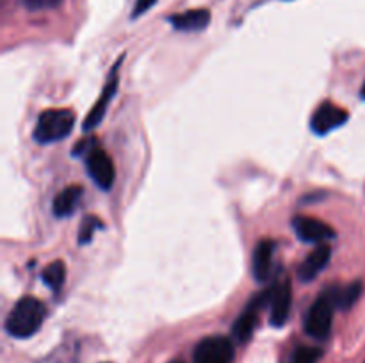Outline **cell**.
<instances>
[{"mask_svg": "<svg viewBox=\"0 0 365 363\" xmlns=\"http://www.w3.org/2000/svg\"><path fill=\"white\" fill-rule=\"evenodd\" d=\"M45 306L32 295L21 298L6 319V331L14 338H29L41 327L45 320Z\"/></svg>", "mask_w": 365, "mask_h": 363, "instance_id": "1", "label": "cell"}, {"mask_svg": "<svg viewBox=\"0 0 365 363\" xmlns=\"http://www.w3.org/2000/svg\"><path fill=\"white\" fill-rule=\"evenodd\" d=\"M155 2H157V0H135L134 11H132V18L141 16V14L146 13V11H148L150 7H152Z\"/></svg>", "mask_w": 365, "mask_h": 363, "instance_id": "20", "label": "cell"}, {"mask_svg": "<svg viewBox=\"0 0 365 363\" xmlns=\"http://www.w3.org/2000/svg\"><path fill=\"white\" fill-rule=\"evenodd\" d=\"M82 192H84V189H82L81 185H70V187L63 189V191L53 198V203H52L53 216L56 217L71 216V214L75 212V209H77L78 201H81Z\"/></svg>", "mask_w": 365, "mask_h": 363, "instance_id": "14", "label": "cell"}, {"mask_svg": "<svg viewBox=\"0 0 365 363\" xmlns=\"http://www.w3.org/2000/svg\"><path fill=\"white\" fill-rule=\"evenodd\" d=\"M331 258V248L328 244H317L316 248L312 249L309 256L303 260V263L298 269L299 280L309 283V281L316 280L321 273L324 270V267L328 265Z\"/></svg>", "mask_w": 365, "mask_h": 363, "instance_id": "10", "label": "cell"}, {"mask_svg": "<svg viewBox=\"0 0 365 363\" xmlns=\"http://www.w3.org/2000/svg\"><path fill=\"white\" fill-rule=\"evenodd\" d=\"M235 349L228 337L216 335V337H207L196 345L195 349V363H232L234 362Z\"/></svg>", "mask_w": 365, "mask_h": 363, "instance_id": "4", "label": "cell"}, {"mask_svg": "<svg viewBox=\"0 0 365 363\" xmlns=\"http://www.w3.org/2000/svg\"><path fill=\"white\" fill-rule=\"evenodd\" d=\"M41 280L45 281L46 287H50L52 290H59L63 287L64 280H66V267H64V262L57 260V262L48 263L45 267L41 274Z\"/></svg>", "mask_w": 365, "mask_h": 363, "instance_id": "15", "label": "cell"}, {"mask_svg": "<svg viewBox=\"0 0 365 363\" xmlns=\"http://www.w3.org/2000/svg\"><path fill=\"white\" fill-rule=\"evenodd\" d=\"M171 363H182V362H171Z\"/></svg>", "mask_w": 365, "mask_h": 363, "instance_id": "22", "label": "cell"}, {"mask_svg": "<svg viewBox=\"0 0 365 363\" xmlns=\"http://www.w3.org/2000/svg\"><path fill=\"white\" fill-rule=\"evenodd\" d=\"M171 25L182 32H200L210 23V13L207 9H191L185 13L173 14L170 18Z\"/></svg>", "mask_w": 365, "mask_h": 363, "instance_id": "13", "label": "cell"}, {"mask_svg": "<svg viewBox=\"0 0 365 363\" xmlns=\"http://www.w3.org/2000/svg\"><path fill=\"white\" fill-rule=\"evenodd\" d=\"M348 110L327 102L323 103V105L317 107V110L312 116V121H310V127H312V130L316 132L317 135H327L328 132L335 130V128H339L341 125H344L346 121H348Z\"/></svg>", "mask_w": 365, "mask_h": 363, "instance_id": "8", "label": "cell"}, {"mask_svg": "<svg viewBox=\"0 0 365 363\" xmlns=\"http://www.w3.org/2000/svg\"><path fill=\"white\" fill-rule=\"evenodd\" d=\"M323 351L319 347H312V345H302L296 349L291 354L287 363H319Z\"/></svg>", "mask_w": 365, "mask_h": 363, "instance_id": "17", "label": "cell"}, {"mask_svg": "<svg viewBox=\"0 0 365 363\" xmlns=\"http://www.w3.org/2000/svg\"><path fill=\"white\" fill-rule=\"evenodd\" d=\"M335 306H337V287H331L324 290L307 312L305 331L309 337L317 340L328 338L334 322Z\"/></svg>", "mask_w": 365, "mask_h": 363, "instance_id": "2", "label": "cell"}, {"mask_svg": "<svg viewBox=\"0 0 365 363\" xmlns=\"http://www.w3.org/2000/svg\"><path fill=\"white\" fill-rule=\"evenodd\" d=\"M273 253L274 242L273 241H260L255 246L253 251V276L257 281H267L271 276V265H273Z\"/></svg>", "mask_w": 365, "mask_h": 363, "instance_id": "12", "label": "cell"}, {"mask_svg": "<svg viewBox=\"0 0 365 363\" xmlns=\"http://www.w3.org/2000/svg\"><path fill=\"white\" fill-rule=\"evenodd\" d=\"M360 96H362V100H365V82H364L362 89H360Z\"/></svg>", "mask_w": 365, "mask_h": 363, "instance_id": "21", "label": "cell"}, {"mask_svg": "<svg viewBox=\"0 0 365 363\" xmlns=\"http://www.w3.org/2000/svg\"><path fill=\"white\" fill-rule=\"evenodd\" d=\"M100 226H102V223H100L98 217L95 216L84 217V221H82L81 224V230H78V244H88L93 237V231L98 230Z\"/></svg>", "mask_w": 365, "mask_h": 363, "instance_id": "18", "label": "cell"}, {"mask_svg": "<svg viewBox=\"0 0 365 363\" xmlns=\"http://www.w3.org/2000/svg\"><path fill=\"white\" fill-rule=\"evenodd\" d=\"M116 89H118V64L114 66V70L110 71V77H109V80H107L106 88H103L102 96H100L98 102L93 105L91 112H89L88 117H86L84 130H91V128L98 127V125L102 123L103 116H106L107 107H109L113 96L116 95Z\"/></svg>", "mask_w": 365, "mask_h": 363, "instance_id": "11", "label": "cell"}, {"mask_svg": "<svg viewBox=\"0 0 365 363\" xmlns=\"http://www.w3.org/2000/svg\"><path fill=\"white\" fill-rule=\"evenodd\" d=\"M364 287L360 281H355V283L348 285L344 288L337 287V306L342 310H349L356 301H359L360 294H362Z\"/></svg>", "mask_w": 365, "mask_h": 363, "instance_id": "16", "label": "cell"}, {"mask_svg": "<svg viewBox=\"0 0 365 363\" xmlns=\"http://www.w3.org/2000/svg\"><path fill=\"white\" fill-rule=\"evenodd\" d=\"M86 167H88L89 177L93 178L96 185L103 191H109L116 178V169L110 160V157L102 148H93L86 157Z\"/></svg>", "mask_w": 365, "mask_h": 363, "instance_id": "6", "label": "cell"}, {"mask_svg": "<svg viewBox=\"0 0 365 363\" xmlns=\"http://www.w3.org/2000/svg\"><path fill=\"white\" fill-rule=\"evenodd\" d=\"M63 4V0H25V7L29 11H46L56 9Z\"/></svg>", "mask_w": 365, "mask_h": 363, "instance_id": "19", "label": "cell"}, {"mask_svg": "<svg viewBox=\"0 0 365 363\" xmlns=\"http://www.w3.org/2000/svg\"><path fill=\"white\" fill-rule=\"evenodd\" d=\"M271 298H273V287L267 288L262 294L253 298V301L246 306V310L239 315L234 327H232V335H234L235 340L245 344V342H248L250 338H252L253 331H255L257 327V322H259V312L262 310V306L269 305Z\"/></svg>", "mask_w": 365, "mask_h": 363, "instance_id": "5", "label": "cell"}, {"mask_svg": "<svg viewBox=\"0 0 365 363\" xmlns=\"http://www.w3.org/2000/svg\"><path fill=\"white\" fill-rule=\"evenodd\" d=\"M75 125V112L70 109H50L38 117L34 139L41 144L56 142L71 134Z\"/></svg>", "mask_w": 365, "mask_h": 363, "instance_id": "3", "label": "cell"}, {"mask_svg": "<svg viewBox=\"0 0 365 363\" xmlns=\"http://www.w3.org/2000/svg\"><path fill=\"white\" fill-rule=\"evenodd\" d=\"M271 324L282 327L289 320L292 308V285L289 278L280 283L273 285V298H271Z\"/></svg>", "mask_w": 365, "mask_h": 363, "instance_id": "9", "label": "cell"}, {"mask_svg": "<svg viewBox=\"0 0 365 363\" xmlns=\"http://www.w3.org/2000/svg\"><path fill=\"white\" fill-rule=\"evenodd\" d=\"M292 228L296 235L303 242H316V244H324L335 237V230L330 224L309 216H298L292 219Z\"/></svg>", "mask_w": 365, "mask_h": 363, "instance_id": "7", "label": "cell"}]
</instances>
